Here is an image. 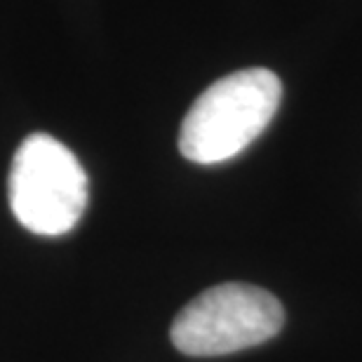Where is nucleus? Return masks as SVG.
Instances as JSON below:
<instances>
[{
  "mask_svg": "<svg viewBox=\"0 0 362 362\" xmlns=\"http://www.w3.org/2000/svg\"><path fill=\"white\" fill-rule=\"evenodd\" d=\"M282 99L280 78L269 69H245L200 94L179 132L186 160L216 165L243 153L269 127Z\"/></svg>",
  "mask_w": 362,
  "mask_h": 362,
  "instance_id": "1",
  "label": "nucleus"
},
{
  "mask_svg": "<svg viewBox=\"0 0 362 362\" xmlns=\"http://www.w3.org/2000/svg\"><path fill=\"white\" fill-rule=\"evenodd\" d=\"M7 195L24 228L38 235H64L76 228L88 207L90 181L74 151L54 136L35 132L14 153Z\"/></svg>",
  "mask_w": 362,
  "mask_h": 362,
  "instance_id": "2",
  "label": "nucleus"
},
{
  "mask_svg": "<svg viewBox=\"0 0 362 362\" xmlns=\"http://www.w3.org/2000/svg\"><path fill=\"white\" fill-rule=\"evenodd\" d=\"M282 325L285 310L271 292L245 282H226L186 303L172 322L170 337L186 356L214 358L269 341Z\"/></svg>",
  "mask_w": 362,
  "mask_h": 362,
  "instance_id": "3",
  "label": "nucleus"
}]
</instances>
